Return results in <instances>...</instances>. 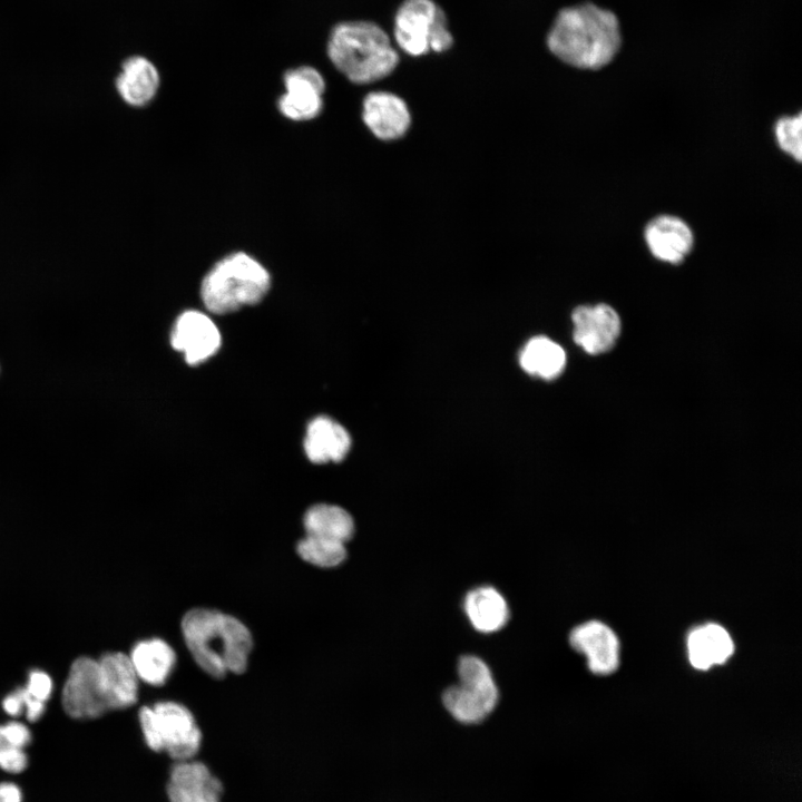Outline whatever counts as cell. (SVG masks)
Returning <instances> with one entry per match:
<instances>
[{
    "mask_svg": "<svg viewBox=\"0 0 802 802\" xmlns=\"http://www.w3.org/2000/svg\"><path fill=\"white\" fill-rule=\"evenodd\" d=\"M182 635L195 663L211 677L246 671L253 636L238 618L217 609H189L180 622Z\"/></svg>",
    "mask_w": 802,
    "mask_h": 802,
    "instance_id": "6da1fadb",
    "label": "cell"
},
{
    "mask_svg": "<svg viewBox=\"0 0 802 802\" xmlns=\"http://www.w3.org/2000/svg\"><path fill=\"white\" fill-rule=\"evenodd\" d=\"M547 46L567 65L599 69L619 50L618 20L610 11L591 3L563 9L547 35Z\"/></svg>",
    "mask_w": 802,
    "mask_h": 802,
    "instance_id": "7a4b0ae2",
    "label": "cell"
},
{
    "mask_svg": "<svg viewBox=\"0 0 802 802\" xmlns=\"http://www.w3.org/2000/svg\"><path fill=\"white\" fill-rule=\"evenodd\" d=\"M326 53L335 69L356 85L388 77L400 61L387 31L368 20L335 25L329 36Z\"/></svg>",
    "mask_w": 802,
    "mask_h": 802,
    "instance_id": "3957f363",
    "label": "cell"
},
{
    "mask_svg": "<svg viewBox=\"0 0 802 802\" xmlns=\"http://www.w3.org/2000/svg\"><path fill=\"white\" fill-rule=\"evenodd\" d=\"M272 278L256 257L235 251L221 257L200 282V299L213 314H227L260 303L268 293Z\"/></svg>",
    "mask_w": 802,
    "mask_h": 802,
    "instance_id": "277c9868",
    "label": "cell"
},
{
    "mask_svg": "<svg viewBox=\"0 0 802 802\" xmlns=\"http://www.w3.org/2000/svg\"><path fill=\"white\" fill-rule=\"evenodd\" d=\"M139 725L147 746L167 754L173 762L196 757L203 734L190 710L175 701H158L145 705L138 713Z\"/></svg>",
    "mask_w": 802,
    "mask_h": 802,
    "instance_id": "5b68a950",
    "label": "cell"
},
{
    "mask_svg": "<svg viewBox=\"0 0 802 802\" xmlns=\"http://www.w3.org/2000/svg\"><path fill=\"white\" fill-rule=\"evenodd\" d=\"M393 39L412 57L444 52L453 45L447 16L433 0H403L394 14Z\"/></svg>",
    "mask_w": 802,
    "mask_h": 802,
    "instance_id": "8992f818",
    "label": "cell"
},
{
    "mask_svg": "<svg viewBox=\"0 0 802 802\" xmlns=\"http://www.w3.org/2000/svg\"><path fill=\"white\" fill-rule=\"evenodd\" d=\"M459 683L442 694V704L453 720L473 725L483 722L499 702V689L489 666L475 655L460 657Z\"/></svg>",
    "mask_w": 802,
    "mask_h": 802,
    "instance_id": "52a82bcc",
    "label": "cell"
},
{
    "mask_svg": "<svg viewBox=\"0 0 802 802\" xmlns=\"http://www.w3.org/2000/svg\"><path fill=\"white\" fill-rule=\"evenodd\" d=\"M65 712L72 718H97L109 712L104 698L98 661L80 656L74 661L61 693Z\"/></svg>",
    "mask_w": 802,
    "mask_h": 802,
    "instance_id": "ba28073f",
    "label": "cell"
},
{
    "mask_svg": "<svg viewBox=\"0 0 802 802\" xmlns=\"http://www.w3.org/2000/svg\"><path fill=\"white\" fill-rule=\"evenodd\" d=\"M284 92L277 99V109L292 121H310L323 109L325 80L312 66L291 68L283 76Z\"/></svg>",
    "mask_w": 802,
    "mask_h": 802,
    "instance_id": "9c48e42d",
    "label": "cell"
},
{
    "mask_svg": "<svg viewBox=\"0 0 802 802\" xmlns=\"http://www.w3.org/2000/svg\"><path fill=\"white\" fill-rule=\"evenodd\" d=\"M170 343L175 350L184 354L188 364L197 365L217 352L222 336L208 314L198 310H187L176 319L170 333Z\"/></svg>",
    "mask_w": 802,
    "mask_h": 802,
    "instance_id": "30bf717a",
    "label": "cell"
},
{
    "mask_svg": "<svg viewBox=\"0 0 802 802\" xmlns=\"http://www.w3.org/2000/svg\"><path fill=\"white\" fill-rule=\"evenodd\" d=\"M169 802H221L223 784L196 757L173 762L166 784Z\"/></svg>",
    "mask_w": 802,
    "mask_h": 802,
    "instance_id": "8fae6325",
    "label": "cell"
},
{
    "mask_svg": "<svg viewBox=\"0 0 802 802\" xmlns=\"http://www.w3.org/2000/svg\"><path fill=\"white\" fill-rule=\"evenodd\" d=\"M574 341L589 354L610 350L620 332V319L609 305H580L571 315Z\"/></svg>",
    "mask_w": 802,
    "mask_h": 802,
    "instance_id": "7c38bea8",
    "label": "cell"
},
{
    "mask_svg": "<svg viewBox=\"0 0 802 802\" xmlns=\"http://www.w3.org/2000/svg\"><path fill=\"white\" fill-rule=\"evenodd\" d=\"M362 119L368 129L381 140H395L405 135L411 125L407 102L390 91H371L362 102Z\"/></svg>",
    "mask_w": 802,
    "mask_h": 802,
    "instance_id": "4fadbf2b",
    "label": "cell"
},
{
    "mask_svg": "<svg viewBox=\"0 0 802 802\" xmlns=\"http://www.w3.org/2000/svg\"><path fill=\"white\" fill-rule=\"evenodd\" d=\"M574 649L584 654L588 668L596 675H608L619 664V642L604 623L589 620L576 626L569 635Z\"/></svg>",
    "mask_w": 802,
    "mask_h": 802,
    "instance_id": "5bb4252c",
    "label": "cell"
},
{
    "mask_svg": "<svg viewBox=\"0 0 802 802\" xmlns=\"http://www.w3.org/2000/svg\"><path fill=\"white\" fill-rule=\"evenodd\" d=\"M652 255L665 263L679 264L692 252L694 234L688 224L674 215H658L644 229Z\"/></svg>",
    "mask_w": 802,
    "mask_h": 802,
    "instance_id": "9a60e30c",
    "label": "cell"
},
{
    "mask_svg": "<svg viewBox=\"0 0 802 802\" xmlns=\"http://www.w3.org/2000/svg\"><path fill=\"white\" fill-rule=\"evenodd\" d=\"M98 661L100 684L109 711L124 710L137 702L138 677L128 655L104 654Z\"/></svg>",
    "mask_w": 802,
    "mask_h": 802,
    "instance_id": "2e32d148",
    "label": "cell"
},
{
    "mask_svg": "<svg viewBox=\"0 0 802 802\" xmlns=\"http://www.w3.org/2000/svg\"><path fill=\"white\" fill-rule=\"evenodd\" d=\"M115 86L126 105L143 108L156 97L160 87V75L148 58L130 56L123 61Z\"/></svg>",
    "mask_w": 802,
    "mask_h": 802,
    "instance_id": "e0dca14e",
    "label": "cell"
},
{
    "mask_svg": "<svg viewBox=\"0 0 802 802\" xmlns=\"http://www.w3.org/2000/svg\"><path fill=\"white\" fill-rule=\"evenodd\" d=\"M350 447L349 432L330 417L319 415L306 427L304 451L314 463L339 462L346 457Z\"/></svg>",
    "mask_w": 802,
    "mask_h": 802,
    "instance_id": "ac0fdd59",
    "label": "cell"
},
{
    "mask_svg": "<svg viewBox=\"0 0 802 802\" xmlns=\"http://www.w3.org/2000/svg\"><path fill=\"white\" fill-rule=\"evenodd\" d=\"M128 656L138 679L153 686L164 685L177 663L174 648L158 637L137 642Z\"/></svg>",
    "mask_w": 802,
    "mask_h": 802,
    "instance_id": "d6986e66",
    "label": "cell"
},
{
    "mask_svg": "<svg viewBox=\"0 0 802 802\" xmlns=\"http://www.w3.org/2000/svg\"><path fill=\"white\" fill-rule=\"evenodd\" d=\"M686 646L689 663L702 671L725 663L734 652V643L728 632L714 623L692 629Z\"/></svg>",
    "mask_w": 802,
    "mask_h": 802,
    "instance_id": "ffe728a7",
    "label": "cell"
},
{
    "mask_svg": "<svg viewBox=\"0 0 802 802\" xmlns=\"http://www.w3.org/2000/svg\"><path fill=\"white\" fill-rule=\"evenodd\" d=\"M463 610L472 627L483 634L500 630L509 619L506 598L492 586H479L467 593Z\"/></svg>",
    "mask_w": 802,
    "mask_h": 802,
    "instance_id": "44dd1931",
    "label": "cell"
},
{
    "mask_svg": "<svg viewBox=\"0 0 802 802\" xmlns=\"http://www.w3.org/2000/svg\"><path fill=\"white\" fill-rule=\"evenodd\" d=\"M303 525L306 535L325 537L346 544L354 535L352 516L342 507L331 503H316L304 514Z\"/></svg>",
    "mask_w": 802,
    "mask_h": 802,
    "instance_id": "7402d4cb",
    "label": "cell"
},
{
    "mask_svg": "<svg viewBox=\"0 0 802 802\" xmlns=\"http://www.w3.org/2000/svg\"><path fill=\"white\" fill-rule=\"evenodd\" d=\"M520 366L528 373L545 380L557 378L566 364L563 348L546 336L529 340L519 354Z\"/></svg>",
    "mask_w": 802,
    "mask_h": 802,
    "instance_id": "603a6c76",
    "label": "cell"
},
{
    "mask_svg": "<svg viewBox=\"0 0 802 802\" xmlns=\"http://www.w3.org/2000/svg\"><path fill=\"white\" fill-rule=\"evenodd\" d=\"M31 742V733L20 722L0 725V767L9 773H20L28 765L26 747Z\"/></svg>",
    "mask_w": 802,
    "mask_h": 802,
    "instance_id": "cb8c5ba5",
    "label": "cell"
},
{
    "mask_svg": "<svg viewBox=\"0 0 802 802\" xmlns=\"http://www.w3.org/2000/svg\"><path fill=\"white\" fill-rule=\"evenodd\" d=\"M296 552L304 561L320 568L336 567L348 556L344 542L313 535H305L299 540Z\"/></svg>",
    "mask_w": 802,
    "mask_h": 802,
    "instance_id": "d4e9b609",
    "label": "cell"
},
{
    "mask_svg": "<svg viewBox=\"0 0 802 802\" xmlns=\"http://www.w3.org/2000/svg\"><path fill=\"white\" fill-rule=\"evenodd\" d=\"M776 143L782 151L801 162L802 158V116H784L774 125Z\"/></svg>",
    "mask_w": 802,
    "mask_h": 802,
    "instance_id": "484cf974",
    "label": "cell"
},
{
    "mask_svg": "<svg viewBox=\"0 0 802 802\" xmlns=\"http://www.w3.org/2000/svg\"><path fill=\"white\" fill-rule=\"evenodd\" d=\"M52 679L43 671L33 669L28 675L27 692L35 698L47 702L52 693Z\"/></svg>",
    "mask_w": 802,
    "mask_h": 802,
    "instance_id": "4316f807",
    "label": "cell"
},
{
    "mask_svg": "<svg viewBox=\"0 0 802 802\" xmlns=\"http://www.w3.org/2000/svg\"><path fill=\"white\" fill-rule=\"evenodd\" d=\"M19 693L23 702V710L30 722L38 721L46 711V703L31 696L25 687H19Z\"/></svg>",
    "mask_w": 802,
    "mask_h": 802,
    "instance_id": "83f0119b",
    "label": "cell"
},
{
    "mask_svg": "<svg viewBox=\"0 0 802 802\" xmlns=\"http://www.w3.org/2000/svg\"><path fill=\"white\" fill-rule=\"evenodd\" d=\"M2 708L11 716H18L25 711L23 702L18 688L2 700Z\"/></svg>",
    "mask_w": 802,
    "mask_h": 802,
    "instance_id": "f1b7e54d",
    "label": "cell"
},
{
    "mask_svg": "<svg viewBox=\"0 0 802 802\" xmlns=\"http://www.w3.org/2000/svg\"><path fill=\"white\" fill-rule=\"evenodd\" d=\"M0 802H22V792L11 782L0 783Z\"/></svg>",
    "mask_w": 802,
    "mask_h": 802,
    "instance_id": "f546056e",
    "label": "cell"
}]
</instances>
